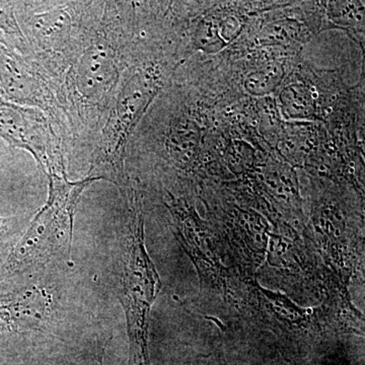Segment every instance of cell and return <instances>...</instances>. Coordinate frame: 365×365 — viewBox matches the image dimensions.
<instances>
[{"label":"cell","mask_w":365,"mask_h":365,"mask_svg":"<svg viewBox=\"0 0 365 365\" xmlns=\"http://www.w3.org/2000/svg\"><path fill=\"white\" fill-rule=\"evenodd\" d=\"M60 263L0 282V335L69 332L79 304L76 282Z\"/></svg>","instance_id":"3"},{"label":"cell","mask_w":365,"mask_h":365,"mask_svg":"<svg viewBox=\"0 0 365 365\" xmlns=\"http://www.w3.org/2000/svg\"><path fill=\"white\" fill-rule=\"evenodd\" d=\"M131 7L126 2H105L102 16L62 81L59 104L69 140L91 141V151L131 59Z\"/></svg>","instance_id":"1"},{"label":"cell","mask_w":365,"mask_h":365,"mask_svg":"<svg viewBox=\"0 0 365 365\" xmlns=\"http://www.w3.org/2000/svg\"><path fill=\"white\" fill-rule=\"evenodd\" d=\"M160 81L162 71L158 64L133 61L131 57L91 151L88 177L113 182L119 191L130 184L124 167L127 143Z\"/></svg>","instance_id":"5"},{"label":"cell","mask_w":365,"mask_h":365,"mask_svg":"<svg viewBox=\"0 0 365 365\" xmlns=\"http://www.w3.org/2000/svg\"><path fill=\"white\" fill-rule=\"evenodd\" d=\"M198 365H206V364H201V362H200V364H199Z\"/></svg>","instance_id":"8"},{"label":"cell","mask_w":365,"mask_h":365,"mask_svg":"<svg viewBox=\"0 0 365 365\" xmlns=\"http://www.w3.org/2000/svg\"><path fill=\"white\" fill-rule=\"evenodd\" d=\"M120 194L126 215L113 251V287L126 317L132 365H150L148 343L150 314L162 282L144 242L140 193L130 184Z\"/></svg>","instance_id":"2"},{"label":"cell","mask_w":365,"mask_h":365,"mask_svg":"<svg viewBox=\"0 0 365 365\" xmlns=\"http://www.w3.org/2000/svg\"><path fill=\"white\" fill-rule=\"evenodd\" d=\"M30 222L26 216L0 217V253L13 248Z\"/></svg>","instance_id":"7"},{"label":"cell","mask_w":365,"mask_h":365,"mask_svg":"<svg viewBox=\"0 0 365 365\" xmlns=\"http://www.w3.org/2000/svg\"><path fill=\"white\" fill-rule=\"evenodd\" d=\"M0 139L30 153L46 176L66 173L67 148L44 112L0 101Z\"/></svg>","instance_id":"6"},{"label":"cell","mask_w":365,"mask_h":365,"mask_svg":"<svg viewBox=\"0 0 365 365\" xmlns=\"http://www.w3.org/2000/svg\"><path fill=\"white\" fill-rule=\"evenodd\" d=\"M47 178V201L9 251L0 267V282L71 263L76 207L83 191L100 180L86 177L72 182L67 174H49Z\"/></svg>","instance_id":"4"}]
</instances>
